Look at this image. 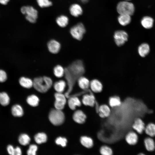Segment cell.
Returning <instances> with one entry per match:
<instances>
[{"label":"cell","instance_id":"obj_39","mask_svg":"<svg viewBox=\"0 0 155 155\" xmlns=\"http://www.w3.org/2000/svg\"><path fill=\"white\" fill-rule=\"evenodd\" d=\"M7 79V75L6 72L3 70H0V82L5 81Z\"/></svg>","mask_w":155,"mask_h":155},{"label":"cell","instance_id":"obj_23","mask_svg":"<svg viewBox=\"0 0 155 155\" xmlns=\"http://www.w3.org/2000/svg\"><path fill=\"white\" fill-rule=\"evenodd\" d=\"M150 48L149 45L146 43L141 44L138 47V52L140 55L144 57L147 55L150 52Z\"/></svg>","mask_w":155,"mask_h":155},{"label":"cell","instance_id":"obj_14","mask_svg":"<svg viewBox=\"0 0 155 155\" xmlns=\"http://www.w3.org/2000/svg\"><path fill=\"white\" fill-rule=\"evenodd\" d=\"M90 88L94 92L99 93L101 92L103 89V86L99 80L94 79L90 82Z\"/></svg>","mask_w":155,"mask_h":155},{"label":"cell","instance_id":"obj_9","mask_svg":"<svg viewBox=\"0 0 155 155\" xmlns=\"http://www.w3.org/2000/svg\"><path fill=\"white\" fill-rule=\"evenodd\" d=\"M72 65L71 70L74 75L78 78L82 76L85 72V69L82 62L78 61L74 63Z\"/></svg>","mask_w":155,"mask_h":155},{"label":"cell","instance_id":"obj_7","mask_svg":"<svg viewBox=\"0 0 155 155\" xmlns=\"http://www.w3.org/2000/svg\"><path fill=\"white\" fill-rule=\"evenodd\" d=\"M55 99L54 105L57 109L61 110L64 107L66 102V96L62 93L57 92L55 94Z\"/></svg>","mask_w":155,"mask_h":155},{"label":"cell","instance_id":"obj_26","mask_svg":"<svg viewBox=\"0 0 155 155\" xmlns=\"http://www.w3.org/2000/svg\"><path fill=\"white\" fill-rule=\"evenodd\" d=\"M145 147L147 150L151 152L155 149V143L153 139L150 137H147L144 140Z\"/></svg>","mask_w":155,"mask_h":155},{"label":"cell","instance_id":"obj_36","mask_svg":"<svg viewBox=\"0 0 155 155\" xmlns=\"http://www.w3.org/2000/svg\"><path fill=\"white\" fill-rule=\"evenodd\" d=\"M37 1L41 7H48L52 5V3L49 0H37Z\"/></svg>","mask_w":155,"mask_h":155},{"label":"cell","instance_id":"obj_37","mask_svg":"<svg viewBox=\"0 0 155 155\" xmlns=\"http://www.w3.org/2000/svg\"><path fill=\"white\" fill-rule=\"evenodd\" d=\"M37 150V146L34 144L30 146L29 149L27 151V154L28 155H35Z\"/></svg>","mask_w":155,"mask_h":155},{"label":"cell","instance_id":"obj_33","mask_svg":"<svg viewBox=\"0 0 155 155\" xmlns=\"http://www.w3.org/2000/svg\"><path fill=\"white\" fill-rule=\"evenodd\" d=\"M10 98L8 94L5 92L0 93V104L4 106H6L9 103Z\"/></svg>","mask_w":155,"mask_h":155},{"label":"cell","instance_id":"obj_40","mask_svg":"<svg viewBox=\"0 0 155 155\" xmlns=\"http://www.w3.org/2000/svg\"><path fill=\"white\" fill-rule=\"evenodd\" d=\"M14 149L13 146L11 145H8L7 147V149L8 153L11 155H14Z\"/></svg>","mask_w":155,"mask_h":155},{"label":"cell","instance_id":"obj_18","mask_svg":"<svg viewBox=\"0 0 155 155\" xmlns=\"http://www.w3.org/2000/svg\"><path fill=\"white\" fill-rule=\"evenodd\" d=\"M69 11L71 14L75 17H77L81 15L83 11L81 7L77 4L71 5L69 8Z\"/></svg>","mask_w":155,"mask_h":155},{"label":"cell","instance_id":"obj_44","mask_svg":"<svg viewBox=\"0 0 155 155\" xmlns=\"http://www.w3.org/2000/svg\"><path fill=\"white\" fill-rule=\"evenodd\" d=\"M139 154L140 155H144V154L141 153H140Z\"/></svg>","mask_w":155,"mask_h":155},{"label":"cell","instance_id":"obj_28","mask_svg":"<svg viewBox=\"0 0 155 155\" xmlns=\"http://www.w3.org/2000/svg\"><path fill=\"white\" fill-rule=\"evenodd\" d=\"M118 19L120 24L123 26L129 24L131 21L130 16L127 15L120 14Z\"/></svg>","mask_w":155,"mask_h":155},{"label":"cell","instance_id":"obj_35","mask_svg":"<svg viewBox=\"0 0 155 155\" xmlns=\"http://www.w3.org/2000/svg\"><path fill=\"white\" fill-rule=\"evenodd\" d=\"M18 140L20 144L23 146L28 144L30 140L29 136L28 135L24 133L21 134L19 136Z\"/></svg>","mask_w":155,"mask_h":155},{"label":"cell","instance_id":"obj_13","mask_svg":"<svg viewBox=\"0 0 155 155\" xmlns=\"http://www.w3.org/2000/svg\"><path fill=\"white\" fill-rule=\"evenodd\" d=\"M82 101L84 105L92 107L95 106L96 100L93 94H87L83 96Z\"/></svg>","mask_w":155,"mask_h":155},{"label":"cell","instance_id":"obj_17","mask_svg":"<svg viewBox=\"0 0 155 155\" xmlns=\"http://www.w3.org/2000/svg\"><path fill=\"white\" fill-rule=\"evenodd\" d=\"M90 82L87 78L83 76L80 77L78 79L79 87L84 90H87L90 88Z\"/></svg>","mask_w":155,"mask_h":155},{"label":"cell","instance_id":"obj_32","mask_svg":"<svg viewBox=\"0 0 155 155\" xmlns=\"http://www.w3.org/2000/svg\"><path fill=\"white\" fill-rule=\"evenodd\" d=\"M26 101L30 105L35 106L38 104L39 99L36 95H31L29 96L27 98Z\"/></svg>","mask_w":155,"mask_h":155},{"label":"cell","instance_id":"obj_41","mask_svg":"<svg viewBox=\"0 0 155 155\" xmlns=\"http://www.w3.org/2000/svg\"><path fill=\"white\" fill-rule=\"evenodd\" d=\"M22 154V150L20 147H17L15 148L14 155H21Z\"/></svg>","mask_w":155,"mask_h":155},{"label":"cell","instance_id":"obj_30","mask_svg":"<svg viewBox=\"0 0 155 155\" xmlns=\"http://www.w3.org/2000/svg\"><path fill=\"white\" fill-rule=\"evenodd\" d=\"M56 22L59 26L61 27H64L68 24L69 19L66 16L61 15L57 18Z\"/></svg>","mask_w":155,"mask_h":155},{"label":"cell","instance_id":"obj_11","mask_svg":"<svg viewBox=\"0 0 155 155\" xmlns=\"http://www.w3.org/2000/svg\"><path fill=\"white\" fill-rule=\"evenodd\" d=\"M125 140L127 144L133 146L137 144L138 140V137L137 133L132 131L128 132L126 135Z\"/></svg>","mask_w":155,"mask_h":155},{"label":"cell","instance_id":"obj_4","mask_svg":"<svg viewBox=\"0 0 155 155\" xmlns=\"http://www.w3.org/2000/svg\"><path fill=\"white\" fill-rule=\"evenodd\" d=\"M21 12L26 15V19L31 23H35L38 17V12L32 7L24 6L21 9Z\"/></svg>","mask_w":155,"mask_h":155},{"label":"cell","instance_id":"obj_1","mask_svg":"<svg viewBox=\"0 0 155 155\" xmlns=\"http://www.w3.org/2000/svg\"><path fill=\"white\" fill-rule=\"evenodd\" d=\"M33 82L34 88L41 93H45L48 91L53 84L51 79L47 76L37 77L34 79Z\"/></svg>","mask_w":155,"mask_h":155},{"label":"cell","instance_id":"obj_6","mask_svg":"<svg viewBox=\"0 0 155 155\" xmlns=\"http://www.w3.org/2000/svg\"><path fill=\"white\" fill-rule=\"evenodd\" d=\"M114 38L116 44L120 46L123 45L127 40L128 35L124 31L118 30L115 33Z\"/></svg>","mask_w":155,"mask_h":155},{"label":"cell","instance_id":"obj_8","mask_svg":"<svg viewBox=\"0 0 155 155\" xmlns=\"http://www.w3.org/2000/svg\"><path fill=\"white\" fill-rule=\"evenodd\" d=\"M111 112V107L106 104H100L98 109L99 117L102 119L108 117L110 115Z\"/></svg>","mask_w":155,"mask_h":155},{"label":"cell","instance_id":"obj_42","mask_svg":"<svg viewBox=\"0 0 155 155\" xmlns=\"http://www.w3.org/2000/svg\"><path fill=\"white\" fill-rule=\"evenodd\" d=\"M9 0H0V3L3 5H6Z\"/></svg>","mask_w":155,"mask_h":155},{"label":"cell","instance_id":"obj_10","mask_svg":"<svg viewBox=\"0 0 155 155\" xmlns=\"http://www.w3.org/2000/svg\"><path fill=\"white\" fill-rule=\"evenodd\" d=\"M47 47L49 51L53 54H56L59 51L61 45L57 41L52 39L49 41L47 44Z\"/></svg>","mask_w":155,"mask_h":155},{"label":"cell","instance_id":"obj_3","mask_svg":"<svg viewBox=\"0 0 155 155\" xmlns=\"http://www.w3.org/2000/svg\"><path fill=\"white\" fill-rule=\"evenodd\" d=\"M117 12L120 14L131 15L133 13L135 8L133 4L126 1L120 2L117 7Z\"/></svg>","mask_w":155,"mask_h":155},{"label":"cell","instance_id":"obj_25","mask_svg":"<svg viewBox=\"0 0 155 155\" xmlns=\"http://www.w3.org/2000/svg\"><path fill=\"white\" fill-rule=\"evenodd\" d=\"M12 115L16 117H21L24 114L23 109L20 105L16 104L13 105L11 108Z\"/></svg>","mask_w":155,"mask_h":155},{"label":"cell","instance_id":"obj_43","mask_svg":"<svg viewBox=\"0 0 155 155\" xmlns=\"http://www.w3.org/2000/svg\"><path fill=\"white\" fill-rule=\"evenodd\" d=\"M80 1L83 3H87L88 1V0H80Z\"/></svg>","mask_w":155,"mask_h":155},{"label":"cell","instance_id":"obj_22","mask_svg":"<svg viewBox=\"0 0 155 155\" xmlns=\"http://www.w3.org/2000/svg\"><path fill=\"white\" fill-rule=\"evenodd\" d=\"M19 82L20 85L24 88H30L33 86V80L29 78L22 77L19 79Z\"/></svg>","mask_w":155,"mask_h":155},{"label":"cell","instance_id":"obj_2","mask_svg":"<svg viewBox=\"0 0 155 155\" xmlns=\"http://www.w3.org/2000/svg\"><path fill=\"white\" fill-rule=\"evenodd\" d=\"M50 121L55 125H59L63 123L65 119L64 113L61 110L57 109L52 110L49 115Z\"/></svg>","mask_w":155,"mask_h":155},{"label":"cell","instance_id":"obj_24","mask_svg":"<svg viewBox=\"0 0 155 155\" xmlns=\"http://www.w3.org/2000/svg\"><path fill=\"white\" fill-rule=\"evenodd\" d=\"M153 23V19L149 16L144 17L141 21V24L142 26L144 28L148 29H150L152 27Z\"/></svg>","mask_w":155,"mask_h":155},{"label":"cell","instance_id":"obj_29","mask_svg":"<svg viewBox=\"0 0 155 155\" xmlns=\"http://www.w3.org/2000/svg\"><path fill=\"white\" fill-rule=\"evenodd\" d=\"M146 134L151 137L155 136V124L153 123L148 124L144 129Z\"/></svg>","mask_w":155,"mask_h":155},{"label":"cell","instance_id":"obj_38","mask_svg":"<svg viewBox=\"0 0 155 155\" xmlns=\"http://www.w3.org/2000/svg\"><path fill=\"white\" fill-rule=\"evenodd\" d=\"M55 142L57 144L61 145L62 147H64L66 145L67 140L65 138L59 137L56 139Z\"/></svg>","mask_w":155,"mask_h":155},{"label":"cell","instance_id":"obj_12","mask_svg":"<svg viewBox=\"0 0 155 155\" xmlns=\"http://www.w3.org/2000/svg\"><path fill=\"white\" fill-rule=\"evenodd\" d=\"M132 127L137 133L141 134L144 131L145 126L144 122L141 118H137L133 121Z\"/></svg>","mask_w":155,"mask_h":155},{"label":"cell","instance_id":"obj_5","mask_svg":"<svg viewBox=\"0 0 155 155\" xmlns=\"http://www.w3.org/2000/svg\"><path fill=\"white\" fill-rule=\"evenodd\" d=\"M85 32L84 25L80 23L73 26L70 30V33L72 36L78 40H81Z\"/></svg>","mask_w":155,"mask_h":155},{"label":"cell","instance_id":"obj_20","mask_svg":"<svg viewBox=\"0 0 155 155\" xmlns=\"http://www.w3.org/2000/svg\"><path fill=\"white\" fill-rule=\"evenodd\" d=\"M68 104L69 108L72 110H74L76 106H80L81 105V102L79 98L76 96H71L69 98Z\"/></svg>","mask_w":155,"mask_h":155},{"label":"cell","instance_id":"obj_31","mask_svg":"<svg viewBox=\"0 0 155 155\" xmlns=\"http://www.w3.org/2000/svg\"><path fill=\"white\" fill-rule=\"evenodd\" d=\"M99 152L102 155H112L113 153L112 148L106 145L101 146L99 149Z\"/></svg>","mask_w":155,"mask_h":155},{"label":"cell","instance_id":"obj_19","mask_svg":"<svg viewBox=\"0 0 155 155\" xmlns=\"http://www.w3.org/2000/svg\"><path fill=\"white\" fill-rule=\"evenodd\" d=\"M122 102L120 98L117 96L110 97L108 101V105L111 108H114L120 106Z\"/></svg>","mask_w":155,"mask_h":155},{"label":"cell","instance_id":"obj_21","mask_svg":"<svg viewBox=\"0 0 155 155\" xmlns=\"http://www.w3.org/2000/svg\"><path fill=\"white\" fill-rule=\"evenodd\" d=\"M66 86V83L63 80H61L56 82L53 84V87L57 92L62 93Z\"/></svg>","mask_w":155,"mask_h":155},{"label":"cell","instance_id":"obj_16","mask_svg":"<svg viewBox=\"0 0 155 155\" xmlns=\"http://www.w3.org/2000/svg\"><path fill=\"white\" fill-rule=\"evenodd\" d=\"M80 142L82 145L87 148H92L94 145V142L92 138L88 136L81 137Z\"/></svg>","mask_w":155,"mask_h":155},{"label":"cell","instance_id":"obj_15","mask_svg":"<svg viewBox=\"0 0 155 155\" xmlns=\"http://www.w3.org/2000/svg\"><path fill=\"white\" fill-rule=\"evenodd\" d=\"M73 119L76 123L79 124H83L86 121V116L82 111L78 110L74 113Z\"/></svg>","mask_w":155,"mask_h":155},{"label":"cell","instance_id":"obj_34","mask_svg":"<svg viewBox=\"0 0 155 155\" xmlns=\"http://www.w3.org/2000/svg\"><path fill=\"white\" fill-rule=\"evenodd\" d=\"M34 140L38 144H41L46 142L47 140V137L46 135L44 133H38L34 136Z\"/></svg>","mask_w":155,"mask_h":155},{"label":"cell","instance_id":"obj_27","mask_svg":"<svg viewBox=\"0 0 155 155\" xmlns=\"http://www.w3.org/2000/svg\"><path fill=\"white\" fill-rule=\"evenodd\" d=\"M53 73L56 77L60 78L64 76L65 73V70L62 66L58 65L54 67Z\"/></svg>","mask_w":155,"mask_h":155},{"label":"cell","instance_id":"obj_45","mask_svg":"<svg viewBox=\"0 0 155 155\" xmlns=\"http://www.w3.org/2000/svg\"><path fill=\"white\" fill-rule=\"evenodd\" d=\"M127 0V1H128V0Z\"/></svg>","mask_w":155,"mask_h":155}]
</instances>
